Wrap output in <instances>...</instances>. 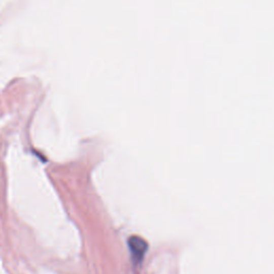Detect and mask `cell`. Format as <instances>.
Masks as SVG:
<instances>
[{
    "mask_svg": "<svg viewBox=\"0 0 274 274\" xmlns=\"http://www.w3.org/2000/svg\"><path fill=\"white\" fill-rule=\"evenodd\" d=\"M129 246H130V250L132 252V257L135 263L141 262L144 257L145 252L147 251L146 242L141 238L132 237L129 239Z\"/></svg>",
    "mask_w": 274,
    "mask_h": 274,
    "instance_id": "1",
    "label": "cell"
}]
</instances>
